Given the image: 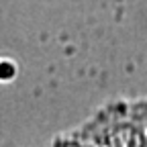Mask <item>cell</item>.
Here are the masks:
<instances>
[{
	"instance_id": "1",
	"label": "cell",
	"mask_w": 147,
	"mask_h": 147,
	"mask_svg": "<svg viewBox=\"0 0 147 147\" xmlns=\"http://www.w3.org/2000/svg\"><path fill=\"white\" fill-rule=\"evenodd\" d=\"M76 135L86 147H147V100L108 104Z\"/></svg>"
}]
</instances>
